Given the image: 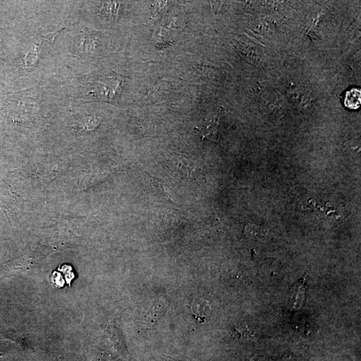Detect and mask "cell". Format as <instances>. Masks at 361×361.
<instances>
[{
  "label": "cell",
  "instance_id": "2",
  "mask_svg": "<svg viewBox=\"0 0 361 361\" xmlns=\"http://www.w3.org/2000/svg\"><path fill=\"white\" fill-rule=\"evenodd\" d=\"M51 281L54 286L58 287V288H61L64 286V281H63V278H61V274L58 272H54L50 276Z\"/></svg>",
  "mask_w": 361,
  "mask_h": 361
},
{
  "label": "cell",
  "instance_id": "1",
  "mask_svg": "<svg viewBox=\"0 0 361 361\" xmlns=\"http://www.w3.org/2000/svg\"><path fill=\"white\" fill-rule=\"evenodd\" d=\"M361 93L360 89H353L346 93L345 105L348 109L357 110L361 106Z\"/></svg>",
  "mask_w": 361,
  "mask_h": 361
}]
</instances>
